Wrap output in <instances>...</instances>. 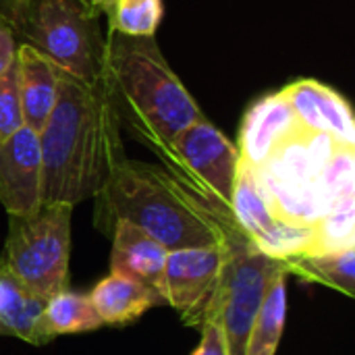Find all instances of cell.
<instances>
[{"instance_id": "8fae6325", "label": "cell", "mask_w": 355, "mask_h": 355, "mask_svg": "<svg viewBox=\"0 0 355 355\" xmlns=\"http://www.w3.org/2000/svg\"><path fill=\"white\" fill-rule=\"evenodd\" d=\"M0 204L8 216L31 214L44 204L40 133L25 125L0 141Z\"/></svg>"}, {"instance_id": "5b68a950", "label": "cell", "mask_w": 355, "mask_h": 355, "mask_svg": "<svg viewBox=\"0 0 355 355\" xmlns=\"http://www.w3.org/2000/svg\"><path fill=\"white\" fill-rule=\"evenodd\" d=\"M71 218L69 204H42L31 214L8 216L0 266L44 300L69 289Z\"/></svg>"}, {"instance_id": "e0dca14e", "label": "cell", "mask_w": 355, "mask_h": 355, "mask_svg": "<svg viewBox=\"0 0 355 355\" xmlns=\"http://www.w3.org/2000/svg\"><path fill=\"white\" fill-rule=\"evenodd\" d=\"M102 324L125 327L156 306H166L162 295L121 275H108L89 293Z\"/></svg>"}, {"instance_id": "4fadbf2b", "label": "cell", "mask_w": 355, "mask_h": 355, "mask_svg": "<svg viewBox=\"0 0 355 355\" xmlns=\"http://www.w3.org/2000/svg\"><path fill=\"white\" fill-rule=\"evenodd\" d=\"M302 129L304 127L281 92L258 98L248 108L239 129V158L252 166H260L283 141Z\"/></svg>"}, {"instance_id": "d6986e66", "label": "cell", "mask_w": 355, "mask_h": 355, "mask_svg": "<svg viewBox=\"0 0 355 355\" xmlns=\"http://www.w3.org/2000/svg\"><path fill=\"white\" fill-rule=\"evenodd\" d=\"M285 264L289 275L333 287L347 297L355 295V248L331 254H302L285 260Z\"/></svg>"}, {"instance_id": "3957f363", "label": "cell", "mask_w": 355, "mask_h": 355, "mask_svg": "<svg viewBox=\"0 0 355 355\" xmlns=\"http://www.w3.org/2000/svg\"><path fill=\"white\" fill-rule=\"evenodd\" d=\"M102 79L121 127L150 150L168 144L204 116L189 89L164 60L156 37L106 33Z\"/></svg>"}, {"instance_id": "cb8c5ba5", "label": "cell", "mask_w": 355, "mask_h": 355, "mask_svg": "<svg viewBox=\"0 0 355 355\" xmlns=\"http://www.w3.org/2000/svg\"><path fill=\"white\" fill-rule=\"evenodd\" d=\"M200 331H202V341L191 355H229L225 335H223V329L218 322V314L214 308L208 310Z\"/></svg>"}, {"instance_id": "d4e9b609", "label": "cell", "mask_w": 355, "mask_h": 355, "mask_svg": "<svg viewBox=\"0 0 355 355\" xmlns=\"http://www.w3.org/2000/svg\"><path fill=\"white\" fill-rule=\"evenodd\" d=\"M17 37L6 19L0 15V75L8 71L15 64V54H17Z\"/></svg>"}, {"instance_id": "7c38bea8", "label": "cell", "mask_w": 355, "mask_h": 355, "mask_svg": "<svg viewBox=\"0 0 355 355\" xmlns=\"http://www.w3.org/2000/svg\"><path fill=\"white\" fill-rule=\"evenodd\" d=\"M300 125L329 135L337 146L355 148V123L349 102L316 79H300L281 89Z\"/></svg>"}, {"instance_id": "5bb4252c", "label": "cell", "mask_w": 355, "mask_h": 355, "mask_svg": "<svg viewBox=\"0 0 355 355\" xmlns=\"http://www.w3.org/2000/svg\"><path fill=\"white\" fill-rule=\"evenodd\" d=\"M60 73L62 71L37 48L25 42L17 44L15 75L25 127L37 133L42 131L58 98Z\"/></svg>"}, {"instance_id": "7a4b0ae2", "label": "cell", "mask_w": 355, "mask_h": 355, "mask_svg": "<svg viewBox=\"0 0 355 355\" xmlns=\"http://www.w3.org/2000/svg\"><path fill=\"white\" fill-rule=\"evenodd\" d=\"M92 200L94 225L100 233L110 237L114 225L127 220L152 235L168 252L223 245L227 229L237 223L202 208L162 166L131 158L114 166Z\"/></svg>"}, {"instance_id": "ffe728a7", "label": "cell", "mask_w": 355, "mask_h": 355, "mask_svg": "<svg viewBox=\"0 0 355 355\" xmlns=\"http://www.w3.org/2000/svg\"><path fill=\"white\" fill-rule=\"evenodd\" d=\"M100 15L108 19V33L156 37L164 17V4L162 0H102Z\"/></svg>"}, {"instance_id": "9a60e30c", "label": "cell", "mask_w": 355, "mask_h": 355, "mask_svg": "<svg viewBox=\"0 0 355 355\" xmlns=\"http://www.w3.org/2000/svg\"><path fill=\"white\" fill-rule=\"evenodd\" d=\"M110 239V272L137 281L162 295V270L168 250L127 220L114 225Z\"/></svg>"}, {"instance_id": "30bf717a", "label": "cell", "mask_w": 355, "mask_h": 355, "mask_svg": "<svg viewBox=\"0 0 355 355\" xmlns=\"http://www.w3.org/2000/svg\"><path fill=\"white\" fill-rule=\"evenodd\" d=\"M231 210L243 233L262 254L270 258L289 260L302 256L312 243L314 225H293L275 218L260 191L256 168L241 158L237 164Z\"/></svg>"}, {"instance_id": "7402d4cb", "label": "cell", "mask_w": 355, "mask_h": 355, "mask_svg": "<svg viewBox=\"0 0 355 355\" xmlns=\"http://www.w3.org/2000/svg\"><path fill=\"white\" fill-rule=\"evenodd\" d=\"M355 196L337 202L314 223V237L306 254H331L355 248Z\"/></svg>"}, {"instance_id": "9c48e42d", "label": "cell", "mask_w": 355, "mask_h": 355, "mask_svg": "<svg viewBox=\"0 0 355 355\" xmlns=\"http://www.w3.org/2000/svg\"><path fill=\"white\" fill-rule=\"evenodd\" d=\"M225 243L206 248H183L166 254L162 270V297L175 308L183 322L202 329L210 304L220 285Z\"/></svg>"}, {"instance_id": "484cf974", "label": "cell", "mask_w": 355, "mask_h": 355, "mask_svg": "<svg viewBox=\"0 0 355 355\" xmlns=\"http://www.w3.org/2000/svg\"><path fill=\"white\" fill-rule=\"evenodd\" d=\"M77 2L83 4L89 12H94V15L100 17V4H102V0H77Z\"/></svg>"}, {"instance_id": "6da1fadb", "label": "cell", "mask_w": 355, "mask_h": 355, "mask_svg": "<svg viewBox=\"0 0 355 355\" xmlns=\"http://www.w3.org/2000/svg\"><path fill=\"white\" fill-rule=\"evenodd\" d=\"M44 204L77 206L94 198L125 160L121 121L100 75L83 83L60 73L56 104L40 131Z\"/></svg>"}, {"instance_id": "277c9868", "label": "cell", "mask_w": 355, "mask_h": 355, "mask_svg": "<svg viewBox=\"0 0 355 355\" xmlns=\"http://www.w3.org/2000/svg\"><path fill=\"white\" fill-rule=\"evenodd\" d=\"M0 15L17 42L37 48L60 71L83 83L100 79L104 60L100 17L77 0H0Z\"/></svg>"}, {"instance_id": "ac0fdd59", "label": "cell", "mask_w": 355, "mask_h": 355, "mask_svg": "<svg viewBox=\"0 0 355 355\" xmlns=\"http://www.w3.org/2000/svg\"><path fill=\"white\" fill-rule=\"evenodd\" d=\"M287 272H279L266 287L260 310L254 318L245 355H277L287 316Z\"/></svg>"}, {"instance_id": "8992f818", "label": "cell", "mask_w": 355, "mask_h": 355, "mask_svg": "<svg viewBox=\"0 0 355 355\" xmlns=\"http://www.w3.org/2000/svg\"><path fill=\"white\" fill-rule=\"evenodd\" d=\"M152 152L191 200L218 218H233L231 198L239 150L206 116Z\"/></svg>"}, {"instance_id": "603a6c76", "label": "cell", "mask_w": 355, "mask_h": 355, "mask_svg": "<svg viewBox=\"0 0 355 355\" xmlns=\"http://www.w3.org/2000/svg\"><path fill=\"white\" fill-rule=\"evenodd\" d=\"M25 125L23 121V108L17 87V75L15 64L0 75V141L10 137L15 131H19Z\"/></svg>"}, {"instance_id": "ba28073f", "label": "cell", "mask_w": 355, "mask_h": 355, "mask_svg": "<svg viewBox=\"0 0 355 355\" xmlns=\"http://www.w3.org/2000/svg\"><path fill=\"white\" fill-rule=\"evenodd\" d=\"M279 272H287L285 260L262 254L237 223L227 229L223 277L210 308L218 314L229 355H245L266 287Z\"/></svg>"}, {"instance_id": "2e32d148", "label": "cell", "mask_w": 355, "mask_h": 355, "mask_svg": "<svg viewBox=\"0 0 355 355\" xmlns=\"http://www.w3.org/2000/svg\"><path fill=\"white\" fill-rule=\"evenodd\" d=\"M46 302L0 266V333L37 347L50 343L54 337L44 324Z\"/></svg>"}, {"instance_id": "44dd1931", "label": "cell", "mask_w": 355, "mask_h": 355, "mask_svg": "<svg viewBox=\"0 0 355 355\" xmlns=\"http://www.w3.org/2000/svg\"><path fill=\"white\" fill-rule=\"evenodd\" d=\"M44 324L52 337L71 335V333H87L102 327V320L89 300V295L62 291L52 295L46 302Z\"/></svg>"}, {"instance_id": "52a82bcc", "label": "cell", "mask_w": 355, "mask_h": 355, "mask_svg": "<svg viewBox=\"0 0 355 355\" xmlns=\"http://www.w3.org/2000/svg\"><path fill=\"white\" fill-rule=\"evenodd\" d=\"M337 148L341 146L329 135L302 129L283 141L260 166H254L260 191L275 218L293 225H314L322 216L318 183Z\"/></svg>"}]
</instances>
